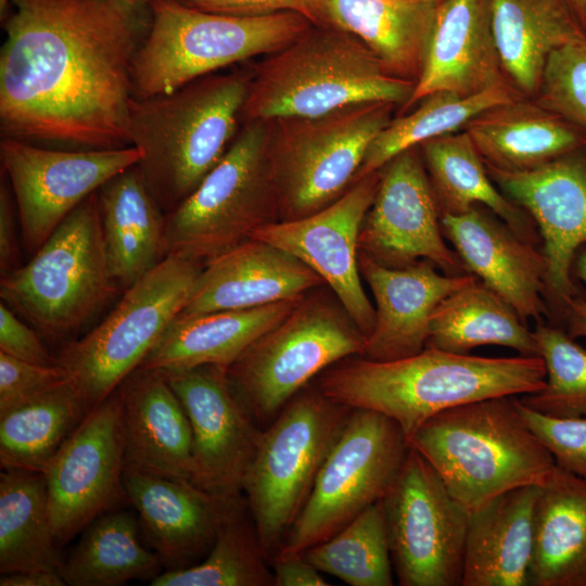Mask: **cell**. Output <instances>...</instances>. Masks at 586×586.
<instances>
[{"label": "cell", "mask_w": 586, "mask_h": 586, "mask_svg": "<svg viewBox=\"0 0 586 586\" xmlns=\"http://www.w3.org/2000/svg\"><path fill=\"white\" fill-rule=\"evenodd\" d=\"M0 53L2 138L130 145L132 64L146 28L132 0H11Z\"/></svg>", "instance_id": "cell-1"}, {"label": "cell", "mask_w": 586, "mask_h": 586, "mask_svg": "<svg viewBox=\"0 0 586 586\" xmlns=\"http://www.w3.org/2000/svg\"><path fill=\"white\" fill-rule=\"evenodd\" d=\"M545 383L539 356L481 357L425 347L386 361L347 357L320 373L316 387L334 403L390 417L409 440L442 411L493 397L533 394Z\"/></svg>", "instance_id": "cell-2"}, {"label": "cell", "mask_w": 586, "mask_h": 586, "mask_svg": "<svg viewBox=\"0 0 586 586\" xmlns=\"http://www.w3.org/2000/svg\"><path fill=\"white\" fill-rule=\"evenodd\" d=\"M253 73L200 77L166 94L129 103L128 136L138 167L165 214L219 163L238 133Z\"/></svg>", "instance_id": "cell-3"}, {"label": "cell", "mask_w": 586, "mask_h": 586, "mask_svg": "<svg viewBox=\"0 0 586 586\" xmlns=\"http://www.w3.org/2000/svg\"><path fill=\"white\" fill-rule=\"evenodd\" d=\"M517 396L457 406L425 421L408 440L469 512L523 486H542L556 462L520 416Z\"/></svg>", "instance_id": "cell-4"}, {"label": "cell", "mask_w": 586, "mask_h": 586, "mask_svg": "<svg viewBox=\"0 0 586 586\" xmlns=\"http://www.w3.org/2000/svg\"><path fill=\"white\" fill-rule=\"evenodd\" d=\"M416 81L397 76L348 33L313 24L253 73L246 120L315 117L366 102L408 103Z\"/></svg>", "instance_id": "cell-5"}, {"label": "cell", "mask_w": 586, "mask_h": 586, "mask_svg": "<svg viewBox=\"0 0 586 586\" xmlns=\"http://www.w3.org/2000/svg\"><path fill=\"white\" fill-rule=\"evenodd\" d=\"M152 20L132 64L137 99L170 93L217 69L277 52L311 21L294 11L237 16L202 11L178 0H152Z\"/></svg>", "instance_id": "cell-6"}, {"label": "cell", "mask_w": 586, "mask_h": 586, "mask_svg": "<svg viewBox=\"0 0 586 586\" xmlns=\"http://www.w3.org/2000/svg\"><path fill=\"white\" fill-rule=\"evenodd\" d=\"M118 289L106 257L97 191L27 264L0 280L2 302L52 340L76 332Z\"/></svg>", "instance_id": "cell-7"}, {"label": "cell", "mask_w": 586, "mask_h": 586, "mask_svg": "<svg viewBox=\"0 0 586 586\" xmlns=\"http://www.w3.org/2000/svg\"><path fill=\"white\" fill-rule=\"evenodd\" d=\"M365 344L366 335L334 294H306L229 366L227 375L249 416L267 426L309 381L347 357L361 356Z\"/></svg>", "instance_id": "cell-8"}, {"label": "cell", "mask_w": 586, "mask_h": 586, "mask_svg": "<svg viewBox=\"0 0 586 586\" xmlns=\"http://www.w3.org/2000/svg\"><path fill=\"white\" fill-rule=\"evenodd\" d=\"M394 103L366 102L315 117L268 120V158L279 220L314 214L353 184Z\"/></svg>", "instance_id": "cell-9"}, {"label": "cell", "mask_w": 586, "mask_h": 586, "mask_svg": "<svg viewBox=\"0 0 586 586\" xmlns=\"http://www.w3.org/2000/svg\"><path fill=\"white\" fill-rule=\"evenodd\" d=\"M351 410L306 386L263 429L243 494L270 564Z\"/></svg>", "instance_id": "cell-10"}, {"label": "cell", "mask_w": 586, "mask_h": 586, "mask_svg": "<svg viewBox=\"0 0 586 586\" xmlns=\"http://www.w3.org/2000/svg\"><path fill=\"white\" fill-rule=\"evenodd\" d=\"M268 136V120H246L219 163L166 214L165 256L204 265L279 220Z\"/></svg>", "instance_id": "cell-11"}, {"label": "cell", "mask_w": 586, "mask_h": 586, "mask_svg": "<svg viewBox=\"0 0 586 586\" xmlns=\"http://www.w3.org/2000/svg\"><path fill=\"white\" fill-rule=\"evenodd\" d=\"M203 264L166 256L125 290L112 313L84 337L64 346L56 365L88 409L138 369L189 301Z\"/></svg>", "instance_id": "cell-12"}, {"label": "cell", "mask_w": 586, "mask_h": 586, "mask_svg": "<svg viewBox=\"0 0 586 586\" xmlns=\"http://www.w3.org/2000/svg\"><path fill=\"white\" fill-rule=\"evenodd\" d=\"M410 445L390 417L352 409L278 555H303L383 499Z\"/></svg>", "instance_id": "cell-13"}, {"label": "cell", "mask_w": 586, "mask_h": 586, "mask_svg": "<svg viewBox=\"0 0 586 586\" xmlns=\"http://www.w3.org/2000/svg\"><path fill=\"white\" fill-rule=\"evenodd\" d=\"M402 586H461L469 511L412 447L382 499Z\"/></svg>", "instance_id": "cell-14"}, {"label": "cell", "mask_w": 586, "mask_h": 586, "mask_svg": "<svg viewBox=\"0 0 586 586\" xmlns=\"http://www.w3.org/2000/svg\"><path fill=\"white\" fill-rule=\"evenodd\" d=\"M140 157L133 145L67 151L2 138L1 171L13 192L24 250L35 254L82 201Z\"/></svg>", "instance_id": "cell-15"}, {"label": "cell", "mask_w": 586, "mask_h": 586, "mask_svg": "<svg viewBox=\"0 0 586 586\" xmlns=\"http://www.w3.org/2000/svg\"><path fill=\"white\" fill-rule=\"evenodd\" d=\"M125 467L122 402L115 390L87 412L42 472L60 548L127 500Z\"/></svg>", "instance_id": "cell-16"}, {"label": "cell", "mask_w": 586, "mask_h": 586, "mask_svg": "<svg viewBox=\"0 0 586 586\" xmlns=\"http://www.w3.org/2000/svg\"><path fill=\"white\" fill-rule=\"evenodd\" d=\"M485 166L500 191L536 224L546 262L544 297L549 314L561 317L578 296L571 267L586 243V146L527 170Z\"/></svg>", "instance_id": "cell-17"}, {"label": "cell", "mask_w": 586, "mask_h": 586, "mask_svg": "<svg viewBox=\"0 0 586 586\" xmlns=\"http://www.w3.org/2000/svg\"><path fill=\"white\" fill-rule=\"evenodd\" d=\"M379 187L359 232V251L393 268L425 259L446 275L467 272L445 243L441 214L417 146L381 169Z\"/></svg>", "instance_id": "cell-18"}, {"label": "cell", "mask_w": 586, "mask_h": 586, "mask_svg": "<svg viewBox=\"0 0 586 586\" xmlns=\"http://www.w3.org/2000/svg\"><path fill=\"white\" fill-rule=\"evenodd\" d=\"M380 176L381 170L371 173L324 208L266 224L251 237L285 251L318 273L366 336L374 326L375 313L361 285L358 240Z\"/></svg>", "instance_id": "cell-19"}, {"label": "cell", "mask_w": 586, "mask_h": 586, "mask_svg": "<svg viewBox=\"0 0 586 586\" xmlns=\"http://www.w3.org/2000/svg\"><path fill=\"white\" fill-rule=\"evenodd\" d=\"M227 369L204 365L160 370L188 416L193 444V484L219 496L243 495L263 429L234 395Z\"/></svg>", "instance_id": "cell-20"}, {"label": "cell", "mask_w": 586, "mask_h": 586, "mask_svg": "<svg viewBox=\"0 0 586 586\" xmlns=\"http://www.w3.org/2000/svg\"><path fill=\"white\" fill-rule=\"evenodd\" d=\"M123 480L141 531L165 570L190 566L211 549L221 524L244 499L243 495H215L189 481L127 466Z\"/></svg>", "instance_id": "cell-21"}, {"label": "cell", "mask_w": 586, "mask_h": 586, "mask_svg": "<svg viewBox=\"0 0 586 586\" xmlns=\"http://www.w3.org/2000/svg\"><path fill=\"white\" fill-rule=\"evenodd\" d=\"M484 207L475 205L461 214L441 216L444 237L467 272L502 297L524 322L548 316L543 252Z\"/></svg>", "instance_id": "cell-22"}, {"label": "cell", "mask_w": 586, "mask_h": 586, "mask_svg": "<svg viewBox=\"0 0 586 586\" xmlns=\"http://www.w3.org/2000/svg\"><path fill=\"white\" fill-rule=\"evenodd\" d=\"M358 265L375 303L374 326L366 336L361 356L377 361L423 351L438 304L477 279L472 273L442 275L425 259L406 267H386L360 251Z\"/></svg>", "instance_id": "cell-23"}, {"label": "cell", "mask_w": 586, "mask_h": 586, "mask_svg": "<svg viewBox=\"0 0 586 586\" xmlns=\"http://www.w3.org/2000/svg\"><path fill=\"white\" fill-rule=\"evenodd\" d=\"M488 0H441L410 107L436 92L476 94L505 86Z\"/></svg>", "instance_id": "cell-24"}, {"label": "cell", "mask_w": 586, "mask_h": 586, "mask_svg": "<svg viewBox=\"0 0 586 586\" xmlns=\"http://www.w3.org/2000/svg\"><path fill=\"white\" fill-rule=\"evenodd\" d=\"M322 284L323 279L296 257L249 239L204 264L179 315L264 306L303 296Z\"/></svg>", "instance_id": "cell-25"}, {"label": "cell", "mask_w": 586, "mask_h": 586, "mask_svg": "<svg viewBox=\"0 0 586 586\" xmlns=\"http://www.w3.org/2000/svg\"><path fill=\"white\" fill-rule=\"evenodd\" d=\"M116 391L122 402L126 466L193 483L191 425L164 373L138 368Z\"/></svg>", "instance_id": "cell-26"}, {"label": "cell", "mask_w": 586, "mask_h": 586, "mask_svg": "<svg viewBox=\"0 0 586 586\" xmlns=\"http://www.w3.org/2000/svg\"><path fill=\"white\" fill-rule=\"evenodd\" d=\"M441 0H307L313 24L351 34L397 76L417 81Z\"/></svg>", "instance_id": "cell-27"}, {"label": "cell", "mask_w": 586, "mask_h": 586, "mask_svg": "<svg viewBox=\"0 0 586 586\" xmlns=\"http://www.w3.org/2000/svg\"><path fill=\"white\" fill-rule=\"evenodd\" d=\"M303 297L252 308L178 315L139 368L175 370L204 365L229 368Z\"/></svg>", "instance_id": "cell-28"}, {"label": "cell", "mask_w": 586, "mask_h": 586, "mask_svg": "<svg viewBox=\"0 0 586 586\" xmlns=\"http://www.w3.org/2000/svg\"><path fill=\"white\" fill-rule=\"evenodd\" d=\"M539 492L518 487L469 512L461 586H528Z\"/></svg>", "instance_id": "cell-29"}, {"label": "cell", "mask_w": 586, "mask_h": 586, "mask_svg": "<svg viewBox=\"0 0 586 586\" xmlns=\"http://www.w3.org/2000/svg\"><path fill=\"white\" fill-rule=\"evenodd\" d=\"M102 234L113 279L126 290L166 256L165 220L137 165L97 191Z\"/></svg>", "instance_id": "cell-30"}, {"label": "cell", "mask_w": 586, "mask_h": 586, "mask_svg": "<svg viewBox=\"0 0 586 586\" xmlns=\"http://www.w3.org/2000/svg\"><path fill=\"white\" fill-rule=\"evenodd\" d=\"M528 586H586V480L557 464L534 507Z\"/></svg>", "instance_id": "cell-31"}, {"label": "cell", "mask_w": 586, "mask_h": 586, "mask_svg": "<svg viewBox=\"0 0 586 586\" xmlns=\"http://www.w3.org/2000/svg\"><path fill=\"white\" fill-rule=\"evenodd\" d=\"M485 164L527 170L586 146V130L545 110L515 100L494 106L467 124Z\"/></svg>", "instance_id": "cell-32"}, {"label": "cell", "mask_w": 586, "mask_h": 586, "mask_svg": "<svg viewBox=\"0 0 586 586\" xmlns=\"http://www.w3.org/2000/svg\"><path fill=\"white\" fill-rule=\"evenodd\" d=\"M488 4L504 73L525 94L538 91L555 50L586 40L565 0H488Z\"/></svg>", "instance_id": "cell-33"}, {"label": "cell", "mask_w": 586, "mask_h": 586, "mask_svg": "<svg viewBox=\"0 0 586 586\" xmlns=\"http://www.w3.org/2000/svg\"><path fill=\"white\" fill-rule=\"evenodd\" d=\"M419 148L441 216L482 205L524 240L542 242L532 217L495 187L467 131L433 138Z\"/></svg>", "instance_id": "cell-34"}, {"label": "cell", "mask_w": 586, "mask_h": 586, "mask_svg": "<svg viewBox=\"0 0 586 586\" xmlns=\"http://www.w3.org/2000/svg\"><path fill=\"white\" fill-rule=\"evenodd\" d=\"M486 345L538 356L533 331L511 305L475 279L438 304L431 318L425 347L469 354Z\"/></svg>", "instance_id": "cell-35"}, {"label": "cell", "mask_w": 586, "mask_h": 586, "mask_svg": "<svg viewBox=\"0 0 586 586\" xmlns=\"http://www.w3.org/2000/svg\"><path fill=\"white\" fill-rule=\"evenodd\" d=\"M139 519L111 510L84 528L59 573L71 586H118L132 579L152 581L163 571L157 553L141 544Z\"/></svg>", "instance_id": "cell-36"}, {"label": "cell", "mask_w": 586, "mask_h": 586, "mask_svg": "<svg viewBox=\"0 0 586 586\" xmlns=\"http://www.w3.org/2000/svg\"><path fill=\"white\" fill-rule=\"evenodd\" d=\"M44 474L16 468L0 473V573L59 571Z\"/></svg>", "instance_id": "cell-37"}, {"label": "cell", "mask_w": 586, "mask_h": 586, "mask_svg": "<svg viewBox=\"0 0 586 586\" xmlns=\"http://www.w3.org/2000/svg\"><path fill=\"white\" fill-rule=\"evenodd\" d=\"M89 411L67 380L0 413V463L43 472L63 443Z\"/></svg>", "instance_id": "cell-38"}, {"label": "cell", "mask_w": 586, "mask_h": 586, "mask_svg": "<svg viewBox=\"0 0 586 586\" xmlns=\"http://www.w3.org/2000/svg\"><path fill=\"white\" fill-rule=\"evenodd\" d=\"M514 100L507 85L471 95L436 92L425 97L411 113L392 118L374 138L354 182L380 170L399 153L455 132L483 112Z\"/></svg>", "instance_id": "cell-39"}, {"label": "cell", "mask_w": 586, "mask_h": 586, "mask_svg": "<svg viewBox=\"0 0 586 586\" xmlns=\"http://www.w3.org/2000/svg\"><path fill=\"white\" fill-rule=\"evenodd\" d=\"M244 499L221 524L206 559L195 565L165 570L152 586H275L273 572L258 539Z\"/></svg>", "instance_id": "cell-40"}, {"label": "cell", "mask_w": 586, "mask_h": 586, "mask_svg": "<svg viewBox=\"0 0 586 586\" xmlns=\"http://www.w3.org/2000/svg\"><path fill=\"white\" fill-rule=\"evenodd\" d=\"M303 555L321 573L351 586H392L394 569L382 499Z\"/></svg>", "instance_id": "cell-41"}, {"label": "cell", "mask_w": 586, "mask_h": 586, "mask_svg": "<svg viewBox=\"0 0 586 586\" xmlns=\"http://www.w3.org/2000/svg\"><path fill=\"white\" fill-rule=\"evenodd\" d=\"M546 368L545 386L519 400L545 415L586 417V348L564 330L539 322L533 331Z\"/></svg>", "instance_id": "cell-42"}, {"label": "cell", "mask_w": 586, "mask_h": 586, "mask_svg": "<svg viewBox=\"0 0 586 586\" xmlns=\"http://www.w3.org/2000/svg\"><path fill=\"white\" fill-rule=\"evenodd\" d=\"M537 92L539 106L586 130V40L549 55Z\"/></svg>", "instance_id": "cell-43"}, {"label": "cell", "mask_w": 586, "mask_h": 586, "mask_svg": "<svg viewBox=\"0 0 586 586\" xmlns=\"http://www.w3.org/2000/svg\"><path fill=\"white\" fill-rule=\"evenodd\" d=\"M520 416L556 464L586 480V417L560 418L536 411L515 397Z\"/></svg>", "instance_id": "cell-44"}, {"label": "cell", "mask_w": 586, "mask_h": 586, "mask_svg": "<svg viewBox=\"0 0 586 586\" xmlns=\"http://www.w3.org/2000/svg\"><path fill=\"white\" fill-rule=\"evenodd\" d=\"M67 380L58 365H38L0 352V413Z\"/></svg>", "instance_id": "cell-45"}, {"label": "cell", "mask_w": 586, "mask_h": 586, "mask_svg": "<svg viewBox=\"0 0 586 586\" xmlns=\"http://www.w3.org/2000/svg\"><path fill=\"white\" fill-rule=\"evenodd\" d=\"M0 352L38 365H56L38 330L30 328L3 302L0 303Z\"/></svg>", "instance_id": "cell-46"}, {"label": "cell", "mask_w": 586, "mask_h": 586, "mask_svg": "<svg viewBox=\"0 0 586 586\" xmlns=\"http://www.w3.org/2000/svg\"><path fill=\"white\" fill-rule=\"evenodd\" d=\"M179 2L213 13L237 16H257L294 11L305 15L307 0H178ZM306 16V15H305Z\"/></svg>", "instance_id": "cell-47"}, {"label": "cell", "mask_w": 586, "mask_h": 586, "mask_svg": "<svg viewBox=\"0 0 586 586\" xmlns=\"http://www.w3.org/2000/svg\"><path fill=\"white\" fill-rule=\"evenodd\" d=\"M17 209L8 178L0 181V271L1 276L20 267L21 249L17 234Z\"/></svg>", "instance_id": "cell-48"}, {"label": "cell", "mask_w": 586, "mask_h": 586, "mask_svg": "<svg viewBox=\"0 0 586 586\" xmlns=\"http://www.w3.org/2000/svg\"><path fill=\"white\" fill-rule=\"evenodd\" d=\"M275 586L330 585L304 555L276 557L272 561Z\"/></svg>", "instance_id": "cell-49"}, {"label": "cell", "mask_w": 586, "mask_h": 586, "mask_svg": "<svg viewBox=\"0 0 586 586\" xmlns=\"http://www.w3.org/2000/svg\"><path fill=\"white\" fill-rule=\"evenodd\" d=\"M575 271L586 285V250L576 253ZM566 332L573 337H586V300L579 296L571 298L561 314Z\"/></svg>", "instance_id": "cell-50"}, {"label": "cell", "mask_w": 586, "mask_h": 586, "mask_svg": "<svg viewBox=\"0 0 586 586\" xmlns=\"http://www.w3.org/2000/svg\"><path fill=\"white\" fill-rule=\"evenodd\" d=\"M66 583L59 571L28 570L3 573L0 586H64Z\"/></svg>", "instance_id": "cell-51"}, {"label": "cell", "mask_w": 586, "mask_h": 586, "mask_svg": "<svg viewBox=\"0 0 586 586\" xmlns=\"http://www.w3.org/2000/svg\"><path fill=\"white\" fill-rule=\"evenodd\" d=\"M565 2L586 36V0H565Z\"/></svg>", "instance_id": "cell-52"}, {"label": "cell", "mask_w": 586, "mask_h": 586, "mask_svg": "<svg viewBox=\"0 0 586 586\" xmlns=\"http://www.w3.org/2000/svg\"><path fill=\"white\" fill-rule=\"evenodd\" d=\"M11 0H0V11L1 15H3V12H5V9Z\"/></svg>", "instance_id": "cell-53"}, {"label": "cell", "mask_w": 586, "mask_h": 586, "mask_svg": "<svg viewBox=\"0 0 586 586\" xmlns=\"http://www.w3.org/2000/svg\"><path fill=\"white\" fill-rule=\"evenodd\" d=\"M132 1L140 3V2L145 1V0H132Z\"/></svg>", "instance_id": "cell-54"}, {"label": "cell", "mask_w": 586, "mask_h": 586, "mask_svg": "<svg viewBox=\"0 0 586 586\" xmlns=\"http://www.w3.org/2000/svg\"><path fill=\"white\" fill-rule=\"evenodd\" d=\"M399 1H411V0H399Z\"/></svg>", "instance_id": "cell-55"}]
</instances>
